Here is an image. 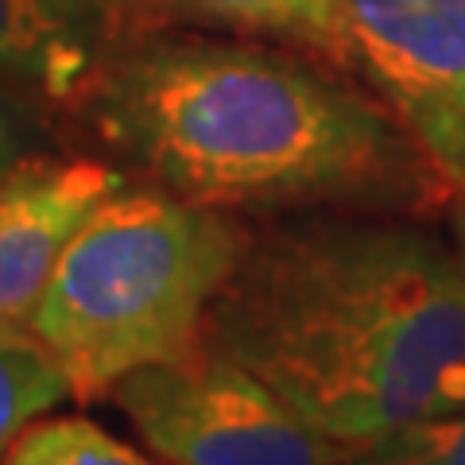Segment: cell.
<instances>
[{"label": "cell", "instance_id": "8992f818", "mask_svg": "<svg viewBox=\"0 0 465 465\" xmlns=\"http://www.w3.org/2000/svg\"><path fill=\"white\" fill-rule=\"evenodd\" d=\"M124 174L97 159H20L0 174V333L27 330L58 256Z\"/></svg>", "mask_w": 465, "mask_h": 465}, {"label": "cell", "instance_id": "277c9868", "mask_svg": "<svg viewBox=\"0 0 465 465\" xmlns=\"http://www.w3.org/2000/svg\"><path fill=\"white\" fill-rule=\"evenodd\" d=\"M465 194V0H318L295 32Z\"/></svg>", "mask_w": 465, "mask_h": 465}, {"label": "cell", "instance_id": "52a82bcc", "mask_svg": "<svg viewBox=\"0 0 465 465\" xmlns=\"http://www.w3.org/2000/svg\"><path fill=\"white\" fill-rule=\"evenodd\" d=\"M109 24L113 0H0V70L47 97H74L94 78Z\"/></svg>", "mask_w": 465, "mask_h": 465}, {"label": "cell", "instance_id": "5bb4252c", "mask_svg": "<svg viewBox=\"0 0 465 465\" xmlns=\"http://www.w3.org/2000/svg\"><path fill=\"white\" fill-rule=\"evenodd\" d=\"M384 465H427V461H411V458H384Z\"/></svg>", "mask_w": 465, "mask_h": 465}, {"label": "cell", "instance_id": "6da1fadb", "mask_svg": "<svg viewBox=\"0 0 465 465\" xmlns=\"http://www.w3.org/2000/svg\"><path fill=\"white\" fill-rule=\"evenodd\" d=\"M202 345L330 439L376 446L465 411V264L391 222H318L244 252Z\"/></svg>", "mask_w": 465, "mask_h": 465}, {"label": "cell", "instance_id": "30bf717a", "mask_svg": "<svg viewBox=\"0 0 465 465\" xmlns=\"http://www.w3.org/2000/svg\"><path fill=\"white\" fill-rule=\"evenodd\" d=\"M186 12H198L213 24L252 27V32H295L318 0H179Z\"/></svg>", "mask_w": 465, "mask_h": 465}, {"label": "cell", "instance_id": "7c38bea8", "mask_svg": "<svg viewBox=\"0 0 465 465\" xmlns=\"http://www.w3.org/2000/svg\"><path fill=\"white\" fill-rule=\"evenodd\" d=\"M20 148H24L20 128L12 121V113L0 105V174L12 171V163H20Z\"/></svg>", "mask_w": 465, "mask_h": 465}, {"label": "cell", "instance_id": "8fae6325", "mask_svg": "<svg viewBox=\"0 0 465 465\" xmlns=\"http://www.w3.org/2000/svg\"><path fill=\"white\" fill-rule=\"evenodd\" d=\"M384 458H411L427 465H465V411L415 423L388 439Z\"/></svg>", "mask_w": 465, "mask_h": 465}, {"label": "cell", "instance_id": "7a4b0ae2", "mask_svg": "<svg viewBox=\"0 0 465 465\" xmlns=\"http://www.w3.org/2000/svg\"><path fill=\"white\" fill-rule=\"evenodd\" d=\"M105 136L194 206H434L454 194L384 109L295 58L159 43L97 85Z\"/></svg>", "mask_w": 465, "mask_h": 465}, {"label": "cell", "instance_id": "ba28073f", "mask_svg": "<svg viewBox=\"0 0 465 465\" xmlns=\"http://www.w3.org/2000/svg\"><path fill=\"white\" fill-rule=\"evenodd\" d=\"M66 396V372L35 341L32 330L0 333V465L12 442Z\"/></svg>", "mask_w": 465, "mask_h": 465}, {"label": "cell", "instance_id": "3957f363", "mask_svg": "<svg viewBox=\"0 0 465 465\" xmlns=\"http://www.w3.org/2000/svg\"><path fill=\"white\" fill-rule=\"evenodd\" d=\"M244 252L249 232L222 210L116 191L70 237L27 330L70 396H109L128 372L191 353Z\"/></svg>", "mask_w": 465, "mask_h": 465}, {"label": "cell", "instance_id": "5b68a950", "mask_svg": "<svg viewBox=\"0 0 465 465\" xmlns=\"http://www.w3.org/2000/svg\"><path fill=\"white\" fill-rule=\"evenodd\" d=\"M113 403L171 465H345L365 446L330 439L210 345L128 372Z\"/></svg>", "mask_w": 465, "mask_h": 465}, {"label": "cell", "instance_id": "9c48e42d", "mask_svg": "<svg viewBox=\"0 0 465 465\" xmlns=\"http://www.w3.org/2000/svg\"><path fill=\"white\" fill-rule=\"evenodd\" d=\"M5 465H152L133 446L113 439L94 419H35L12 450Z\"/></svg>", "mask_w": 465, "mask_h": 465}, {"label": "cell", "instance_id": "4fadbf2b", "mask_svg": "<svg viewBox=\"0 0 465 465\" xmlns=\"http://www.w3.org/2000/svg\"><path fill=\"white\" fill-rule=\"evenodd\" d=\"M454 241H458V256H461V264H465V202H461L458 213H454Z\"/></svg>", "mask_w": 465, "mask_h": 465}]
</instances>
